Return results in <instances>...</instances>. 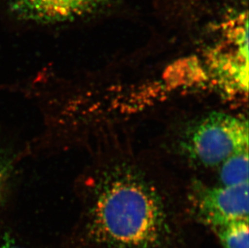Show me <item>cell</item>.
<instances>
[{
  "label": "cell",
  "mask_w": 249,
  "mask_h": 248,
  "mask_svg": "<svg viewBox=\"0 0 249 248\" xmlns=\"http://www.w3.org/2000/svg\"><path fill=\"white\" fill-rule=\"evenodd\" d=\"M223 41L212 50V58L216 71L240 89L248 90L249 72V20L243 12L228 20Z\"/></svg>",
  "instance_id": "obj_4"
},
{
  "label": "cell",
  "mask_w": 249,
  "mask_h": 248,
  "mask_svg": "<svg viewBox=\"0 0 249 248\" xmlns=\"http://www.w3.org/2000/svg\"><path fill=\"white\" fill-rule=\"evenodd\" d=\"M191 195L197 219L213 229L249 220V182L233 186L196 184Z\"/></svg>",
  "instance_id": "obj_3"
},
{
  "label": "cell",
  "mask_w": 249,
  "mask_h": 248,
  "mask_svg": "<svg viewBox=\"0 0 249 248\" xmlns=\"http://www.w3.org/2000/svg\"><path fill=\"white\" fill-rule=\"evenodd\" d=\"M222 185L233 186L249 182V151L234 155L220 165Z\"/></svg>",
  "instance_id": "obj_6"
},
{
  "label": "cell",
  "mask_w": 249,
  "mask_h": 248,
  "mask_svg": "<svg viewBox=\"0 0 249 248\" xmlns=\"http://www.w3.org/2000/svg\"><path fill=\"white\" fill-rule=\"evenodd\" d=\"M223 248H249V220H241L214 228Z\"/></svg>",
  "instance_id": "obj_7"
},
{
  "label": "cell",
  "mask_w": 249,
  "mask_h": 248,
  "mask_svg": "<svg viewBox=\"0 0 249 248\" xmlns=\"http://www.w3.org/2000/svg\"><path fill=\"white\" fill-rule=\"evenodd\" d=\"M88 227L93 240L107 248H160L170 234L160 193L128 165L113 167L102 175Z\"/></svg>",
  "instance_id": "obj_1"
},
{
  "label": "cell",
  "mask_w": 249,
  "mask_h": 248,
  "mask_svg": "<svg viewBox=\"0 0 249 248\" xmlns=\"http://www.w3.org/2000/svg\"><path fill=\"white\" fill-rule=\"evenodd\" d=\"M106 0H8L17 17L27 21L57 24L90 14Z\"/></svg>",
  "instance_id": "obj_5"
},
{
  "label": "cell",
  "mask_w": 249,
  "mask_h": 248,
  "mask_svg": "<svg viewBox=\"0 0 249 248\" xmlns=\"http://www.w3.org/2000/svg\"><path fill=\"white\" fill-rule=\"evenodd\" d=\"M12 170V160L0 153V204Z\"/></svg>",
  "instance_id": "obj_8"
},
{
  "label": "cell",
  "mask_w": 249,
  "mask_h": 248,
  "mask_svg": "<svg viewBox=\"0 0 249 248\" xmlns=\"http://www.w3.org/2000/svg\"><path fill=\"white\" fill-rule=\"evenodd\" d=\"M181 147L197 164L220 166L234 155L249 151V124L230 114L210 113L186 130Z\"/></svg>",
  "instance_id": "obj_2"
},
{
  "label": "cell",
  "mask_w": 249,
  "mask_h": 248,
  "mask_svg": "<svg viewBox=\"0 0 249 248\" xmlns=\"http://www.w3.org/2000/svg\"><path fill=\"white\" fill-rule=\"evenodd\" d=\"M0 248H26L17 243L9 234L0 231Z\"/></svg>",
  "instance_id": "obj_9"
}]
</instances>
